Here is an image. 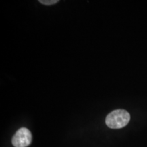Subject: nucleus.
<instances>
[{"label":"nucleus","instance_id":"7ed1b4c3","mask_svg":"<svg viewBox=\"0 0 147 147\" xmlns=\"http://www.w3.org/2000/svg\"><path fill=\"white\" fill-rule=\"evenodd\" d=\"M39 1L41 3H42V4L47 5L55 4V3L58 2V1H57V0H40Z\"/></svg>","mask_w":147,"mask_h":147},{"label":"nucleus","instance_id":"f257e3e1","mask_svg":"<svg viewBox=\"0 0 147 147\" xmlns=\"http://www.w3.org/2000/svg\"><path fill=\"white\" fill-rule=\"evenodd\" d=\"M130 121V115L125 110L119 109L108 114L106 124L111 129H121L125 127Z\"/></svg>","mask_w":147,"mask_h":147},{"label":"nucleus","instance_id":"f03ea898","mask_svg":"<svg viewBox=\"0 0 147 147\" xmlns=\"http://www.w3.org/2000/svg\"><path fill=\"white\" fill-rule=\"evenodd\" d=\"M32 141V135L28 129L22 127L12 137V143L14 147H27Z\"/></svg>","mask_w":147,"mask_h":147}]
</instances>
